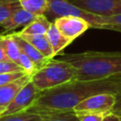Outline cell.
<instances>
[{"label":"cell","instance_id":"cell-1","mask_svg":"<svg viewBox=\"0 0 121 121\" xmlns=\"http://www.w3.org/2000/svg\"><path fill=\"white\" fill-rule=\"evenodd\" d=\"M119 92H121V74L92 80L73 79L41 92L26 111L34 112L73 111L77 104L91 95L101 93L116 95Z\"/></svg>","mask_w":121,"mask_h":121},{"label":"cell","instance_id":"cell-2","mask_svg":"<svg viewBox=\"0 0 121 121\" xmlns=\"http://www.w3.org/2000/svg\"><path fill=\"white\" fill-rule=\"evenodd\" d=\"M76 70V79L92 80L121 74V52L85 51L62 54L60 59Z\"/></svg>","mask_w":121,"mask_h":121},{"label":"cell","instance_id":"cell-3","mask_svg":"<svg viewBox=\"0 0 121 121\" xmlns=\"http://www.w3.org/2000/svg\"><path fill=\"white\" fill-rule=\"evenodd\" d=\"M76 79V70L62 60L50 59L31 75V81L36 88L46 91L70 80Z\"/></svg>","mask_w":121,"mask_h":121},{"label":"cell","instance_id":"cell-4","mask_svg":"<svg viewBox=\"0 0 121 121\" xmlns=\"http://www.w3.org/2000/svg\"><path fill=\"white\" fill-rule=\"evenodd\" d=\"M46 2L47 9L43 15L51 22L59 17L77 16L86 20L91 25L92 28L106 29V22L103 16L95 15L82 10L69 3L67 0H46Z\"/></svg>","mask_w":121,"mask_h":121},{"label":"cell","instance_id":"cell-5","mask_svg":"<svg viewBox=\"0 0 121 121\" xmlns=\"http://www.w3.org/2000/svg\"><path fill=\"white\" fill-rule=\"evenodd\" d=\"M67 1L82 10L103 17L121 14V0H67Z\"/></svg>","mask_w":121,"mask_h":121},{"label":"cell","instance_id":"cell-6","mask_svg":"<svg viewBox=\"0 0 121 121\" xmlns=\"http://www.w3.org/2000/svg\"><path fill=\"white\" fill-rule=\"evenodd\" d=\"M116 95L111 93H101L91 95L78 104L73 109L74 112H90L107 113L111 112L115 104Z\"/></svg>","mask_w":121,"mask_h":121},{"label":"cell","instance_id":"cell-7","mask_svg":"<svg viewBox=\"0 0 121 121\" xmlns=\"http://www.w3.org/2000/svg\"><path fill=\"white\" fill-rule=\"evenodd\" d=\"M41 94L36 86L33 84L31 80H29L16 95L14 99L9 103V105L6 108V110L0 115H7L11 113L20 112L23 111H26L29 107L32 106L36 98Z\"/></svg>","mask_w":121,"mask_h":121},{"label":"cell","instance_id":"cell-8","mask_svg":"<svg viewBox=\"0 0 121 121\" xmlns=\"http://www.w3.org/2000/svg\"><path fill=\"white\" fill-rule=\"evenodd\" d=\"M59 31L66 38L74 41L91 27V25L84 19L77 16L59 17L53 21Z\"/></svg>","mask_w":121,"mask_h":121},{"label":"cell","instance_id":"cell-9","mask_svg":"<svg viewBox=\"0 0 121 121\" xmlns=\"http://www.w3.org/2000/svg\"><path fill=\"white\" fill-rule=\"evenodd\" d=\"M31 79V75H26L10 83L0 86V114L14 99L19 91Z\"/></svg>","mask_w":121,"mask_h":121},{"label":"cell","instance_id":"cell-10","mask_svg":"<svg viewBox=\"0 0 121 121\" xmlns=\"http://www.w3.org/2000/svg\"><path fill=\"white\" fill-rule=\"evenodd\" d=\"M36 15L26 10L22 7L17 9L6 21H4L0 26L6 32L13 31L19 27H25L28 25Z\"/></svg>","mask_w":121,"mask_h":121},{"label":"cell","instance_id":"cell-11","mask_svg":"<svg viewBox=\"0 0 121 121\" xmlns=\"http://www.w3.org/2000/svg\"><path fill=\"white\" fill-rule=\"evenodd\" d=\"M11 36L13 37L14 41L18 44L20 50L25 55H26L33 61V63L35 64V66H36L37 69L40 68V67H42L43 64H45L48 61V60H50V59L45 58L43 54H41L31 43H29L27 41H26L25 39H23L19 34H17V32L16 33H12Z\"/></svg>","mask_w":121,"mask_h":121},{"label":"cell","instance_id":"cell-12","mask_svg":"<svg viewBox=\"0 0 121 121\" xmlns=\"http://www.w3.org/2000/svg\"><path fill=\"white\" fill-rule=\"evenodd\" d=\"M45 36H46V38L49 42L50 46L53 49V52H54L55 56L60 54L68 44H70L73 42L70 39L63 36L59 31V29L57 28V26H55V24L53 22L51 23Z\"/></svg>","mask_w":121,"mask_h":121},{"label":"cell","instance_id":"cell-13","mask_svg":"<svg viewBox=\"0 0 121 121\" xmlns=\"http://www.w3.org/2000/svg\"><path fill=\"white\" fill-rule=\"evenodd\" d=\"M23 39L31 43L41 54H43L47 59H53L55 54L52 47L49 44V42L45 35H33V34H20L17 32Z\"/></svg>","mask_w":121,"mask_h":121},{"label":"cell","instance_id":"cell-14","mask_svg":"<svg viewBox=\"0 0 121 121\" xmlns=\"http://www.w3.org/2000/svg\"><path fill=\"white\" fill-rule=\"evenodd\" d=\"M51 21H49L43 14L42 15H37L35 18L21 31L18 33L20 34H33V35H45L50 25Z\"/></svg>","mask_w":121,"mask_h":121},{"label":"cell","instance_id":"cell-15","mask_svg":"<svg viewBox=\"0 0 121 121\" xmlns=\"http://www.w3.org/2000/svg\"><path fill=\"white\" fill-rule=\"evenodd\" d=\"M42 121H79L74 111L65 112H41Z\"/></svg>","mask_w":121,"mask_h":121},{"label":"cell","instance_id":"cell-16","mask_svg":"<svg viewBox=\"0 0 121 121\" xmlns=\"http://www.w3.org/2000/svg\"><path fill=\"white\" fill-rule=\"evenodd\" d=\"M43 115L39 112L23 111L16 113L0 115V121H42Z\"/></svg>","mask_w":121,"mask_h":121},{"label":"cell","instance_id":"cell-17","mask_svg":"<svg viewBox=\"0 0 121 121\" xmlns=\"http://www.w3.org/2000/svg\"><path fill=\"white\" fill-rule=\"evenodd\" d=\"M3 43H4V49L5 53L7 55V58L12 61L18 62L19 55H20V48L16 42L14 41L11 34L3 35Z\"/></svg>","mask_w":121,"mask_h":121},{"label":"cell","instance_id":"cell-18","mask_svg":"<svg viewBox=\"0 0 121 121\" xmlns=\"http://www.w3.org/2000/svg\"><path fill=\"white\" fill-rule=\"evenodd\" d=\"M20 5L26 10L33 13L34 15H42L47 9L46 0H18Z\"/></svg>","mask_w":121,"mask_h":121},{"label":"cell","instance_id":"cell-19","mask_svg":"<svg viewBox=\"0 0 121 121\" xmlns=\"http://www.w3.org/2000/svg\"><path fill=\"white\" fill-rule=\"evenodd\" d=\"M21 51V50H20ZM20 66H21V68L26 73V74H28V75H32L36 70H37V68H36V66H35V64L33 63V61L26 56V55H25L22 51L20 52V55H19V59H18V62H17Z\"/></svg>","mask_w":121,"mask_h":121},{"label":"cell","instance_id":"cell-20","mask_svg":"<svg viewBox=\"0 0 121 121\" xmlns=\"http://www.w3.org/2000/svg\"><path fill=\"white\" fill-rule=\"evenodd\" d=\"M26 75H28V74H26L24 70L0 74V86L8 84V83H10V82H12V81H14V80L26 76Z\"/></svg>","mask_w":121,"mask_h":121},{"label":"cell","instance_id":"cell-21","mask_svg":"<svg viewBox=\"0 0 121 121\" xmlns=\"http://www.w3.org/2000/svg\"><path fill=\"white\" fill-rule=\"evenodd\" d=\"M106 22V29L121 32V14L104 17Z\"/></svg>","mask_w":121,"mask_h":121},{"label":"cell","instance_id":"cell-22","mask_svg":"<svg viewBox=\"0 0 121 121\" xmlns=\"http://www.w3.org/2000/svg\"><path fill=\"white\" fill-rule=\"evenodd\" d=\"M79 121H102L106 113L90 112H75Z\"/></svg>","mask_w":121,"mask_h":121},{"label":"cell","instance_id":"cell-23","mask_svg":"<svg viewBox=\"0 0 121 121\" xmlns=\"http://www.w3.org/2000/svg\"><path fill=\"white\" fill-rule=\"evenodd\" d=\"M23 69L21 66L10 60H0V74L3 73H9V72H14V71H22Z\"/></svg>","mask_w":121,"mask_h":121},{"label":"cell","instance_id":"cell-24","mask_svg":"<svg viewBox=\"0 0 121 121\" xmlns=\"http://www.w3.org/2000/svg\"><path fill=\"white\" fill-rule=\"evenodd\" d=\"M116 95V100H115V104L112 108V110L111 112L118 114L121 116V92H119L118 94L115 95Z\"/></svg>","mask_w":121,"mask_h":121},{"label":"cell","instance_id":"cell-25","mask_svg":"<svg viewBox=\"0 0 121 121\" xmlns=\"http://www.w3.org/2000/svg\"><path fill=\"white\" fill-rule=\"evenodd\" d=\"M102 121H121V116L112 112H109L104 115Z\"/></svg>","mask_w":121,"mask_h":121},{"label":"cell","instance_id":"cell-26","mask_svg":"<svg viewBox=\"0 0 121 121\" xmlns=\"http://www.w3.org/2000/svg\"><path fill=\"white\" fill-rule=\"evenodd\" d=\"M3 35L0 36V60H9L7 58V55L5 53V49H4V43H3Z\"/></svg>","mask_w":121,"mask_h":121},{"label":"cell","instance_id":"cell-27","mask_svg":"<svg viewBox=\"0 0 121 121\" xmlns=\"http://www.w3.org/2000/svg\"><path fill=\"white\" fill-rule=\"evenodd\" d=\"M1 35H2V34H0V36H1Z\"/></svg>","mask_w":121,"mask_h":121}]
</instances>
